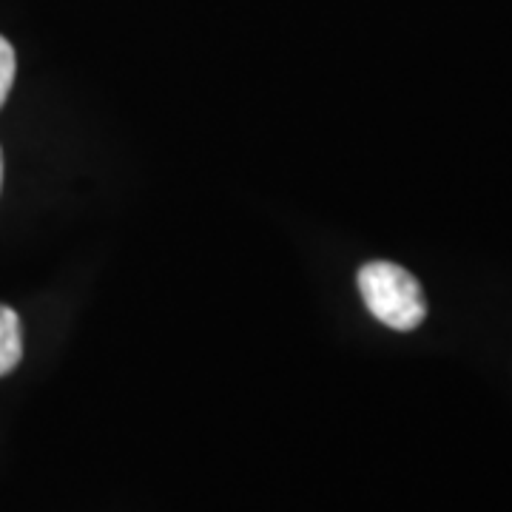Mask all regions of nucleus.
Instances as JSON below:
<instances>
[{"label": "nucleus", "instance_id": "4", "mask_svg": "<svg viewBox=\"0 0 512 512\" xmlns=\"http://www.w3.org/2000/svg\"><path fill=\"white\" fill-rule=\"evenodd\" d=\"M0 188H3V151H0Z\"/></svg>", "mask_w": 512, "mask_h": 512}, {"label": "nucleus", "instance_id": "3", "mask_svg": "<svg viewBox=\"0 0 512 512\" xmlns=\"http://www.w3.org/2000/svg\"><path fill=\"white\" fill-rule=\"evenodd\" d=\"M15 72H18V60H15V49L6 37H0V109L6 103V97L12 92L15 83Z\"/></svg>", "mask_w": 512, "mask_h": 512}, {"label": "nucleus", "instance_id": "1", "mask_svg": "<svg viewBox=\"0 0 512 512\" xmlns=\"http://www.w3.org/2000/svg\"><path fill=\"white\" fill-rule=\"evenodd\" d=\"M359 293L367 311L393 330L419 328L427 316V299L419 279L396 262H367L359 271Z\"/></svg>", "mask_w": 512, "mask_h": 512}, {"label": "nucleus", "instance_id": "2", "mask_svg": "<svg viewBox=\"0 0 512 512\" xmlns=\"http://www.w3.org/2000/svg\"><path fill=\"white\" fill-rule=\"evenodd\" d=\"M23 359V336H20L18 313L9 305H0V376L12 373Z\"/></svg>", "mask_w": 512, "mask_h": 512}]
</instances>
